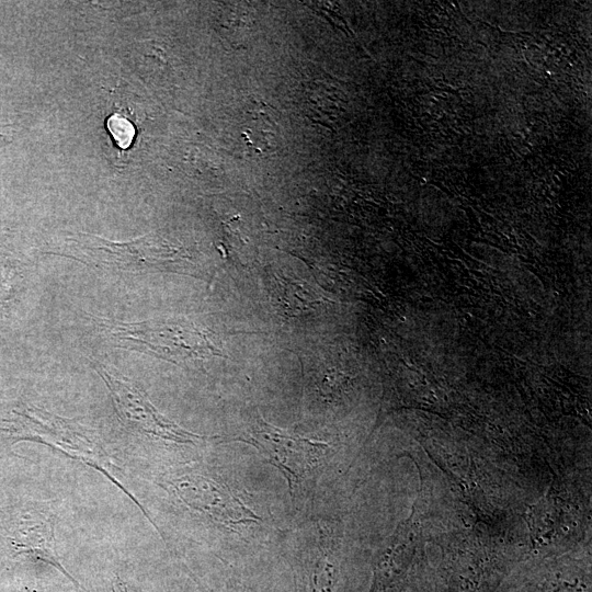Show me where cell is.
Wrapping results in <instances>:
<instances>
[{"label": "cell", "mask_w": 592, "mask_h": 592, "mask_svg": "<svg viewBox=\"0 0 592 592\" xmlns=\"http://www.w3.org/2000/svg\"><path fill=\"white\" fill-rule=\"evenodd\" d=\"M99 321L117 345L175 364L225 355L214 333L190 320L160 318L123 322L99 318Z\"/></svg>", "instance_id": "cell-1"}, {"label": "cell", "mask_w": 592, "mask_h": 592, "mask_svg": "<svg viewBox=\"0 0 592 592\" xmlns=\"http://www.w3.org/2000/svg\"><path fill=\"white\" fill-rule=\"evenodd\" d=\"M20 437L45 444L66 456L81 462L104 475L137 504L147 520L159 532L153 520L119 479L121 468L105 451L100 437L79 422L35 407L14 412Z\"/></svg>", "instance_id": "cell-2"}, {"label": "cell", "mask_w": 592, "mask_h": 592, "mask_svg": "<svg viewBox=\"0 0 592 592\" xmlns=\"http://www.w3.org/2000/svg\"><path fill=\"white\" fill-rule=\"evenodd\" d=\"M60 254L87 264L126 273L169 272L196 275L190 257L180 248L156 238L143 237L127 242L81 235L67 239Z\"/></svg>", "instance_id": "cell-3"}, {"label": "cell", "mask_w": 592, "mask_h": 592, "mask_svg": "<svg viewBox=\"0 0 592 592\" xmlns=\"http://www.w3.org/2000/svg\"><path fill=\"white\" fill-rule=\"evenodd\" d=\"M254 446L287 481L292 497L299 485L323 462L328 445L321 441L289 434L258 419L242 436L236 437Z\"/></svg>", "instance_id": "cell-4"}, {"label": "cell", "mask_w": 592, "mask_h": 592, "mask_svg": "<svg viewBox=\"0 0 592 592\" xmlns=\"http://www.w3.org/2000/svg\"><path fill=\"white\" fill-rule=\"evenodd\" d=\"M103 379L119 419L129 428L149 437L177 444H194L205 436L190 432L164 417L134 382L117 371L93 361Z\"/></svg>", "instance_id": "cell-5"}, {"label": "cell", "mask_w": 592, "mask_h": 592, "mask_svg": "<svg viewBox=\"0 0 592 592\" xmlns=\"http://www.w3.org/2000/svg\"><path fill=\"white\" fill-rule=\"evenodd\" d=\"M164 483L185 506L214 523L232 527L260 520L216 477L189 470L166 478Z\"/></svg>", "instance_id": "cell-6"}, {"label": "cell", "mask_w": 592, "mask_h": 592, "mask_svg": "<svg viewBox=\"0 0 592 592\" xmlns=\"http://www.w3.org/2000/svg\"><path fill=\"white\" fill-rule=\"evenodd\" d=\"M16 543L23 551L33 554L65 574L75 584L77 581L61 565L56 551L55 522L48 509H36L29 513L19 531Z\"/></svg>", "instance_id": "cell-7"}, {"label": "cell", "mask_w": 592, "mask_h": 592, "mask_svg": "<svg viewBox=\"0 0 592 592\" xmlns=\"http://www.w3.org/2000/svg\"><path fill=\"white\" fill-rule=\"evenodd\" d=\"M107 128L113 139L122 148H127L135 136L133 124L119 114H113L109 117Z\"/></svg>", "instance_id": "cell-8"}, {"label": "cell", "mask_w": 592, "mask_h": 592, "mask_svg": "<svg viewBox=\"0 0 592 592\" xmlns=\"http://www.w3.org/2000/svg\"><path fill=\"white\" fill-rule=\"evenodd\" d=\"M332 565L325 556H321L314 569L312 574V592H331L332 589Z\"/></svg>", "instance_id": "cell-9"}, {"label": "cell", "mask_w": 592, "mask_h": 592, "mask_svg": "<svg viewBox=\"0 0 592 592\" xmlns=\"http://www.w3.org/2000/svg\"><path fill=\"white\" fill-rule=\"evenodd\" d=\"M18 271L14 266L0 262V301L8 303L18 282Z\"/></svg>", "instance_id": "cell-10"}, {"label": "cell", "mask_w": 592, "mask_h": 592, "mask_svg": "<svg viewBox=\"0 0 592 592\" xmlns=\"http://www.w3.org/2000/svg\"><path fill=\"white\" fill-rule=\"evenodd\" d=\"M10 136L11 133L7 132V129H0V148L10 141Z\"/></svg>", "instance_id": "cell-11"}]
</instances>
